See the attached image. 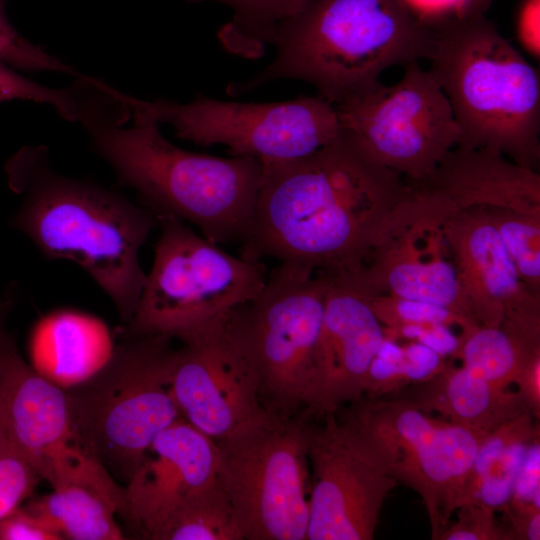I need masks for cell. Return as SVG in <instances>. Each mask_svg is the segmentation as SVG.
<instances>
[{
  "mask_svg": "<svg viewBox=\"0 0 540 540\" xmlns=\"http://www.w3.org/2000/svg\"><path fill=\"white\" fill-rule=\"evenodd\" d=\"M262 181L242 258L342 274L364 262L388 234L410 184L343 129L318 150L262 163Z\"/></svg>",
  "mask_w": 540,
  "mask_h": 540,
  "instance_id": "cell-1",
  "label": "cell"
},
{
  "mask_svg": "<svg viewBox=\"0 0 540 540\" xmlns=\"http://www.w3.org/2000/svg\"><path fill=\"white\" fill-rule=\"evenodd\" d=\"M71 90L75 121L87 131L93 151L158 221L191 223L218 245L246 239L262 181L259 160L176 146L163 136L160 123L97 78L79 76Z\"/></svg>",
  "mask_w": 540,
  "mask_h": 540,
  "instance_id": "cell-2",
  "label": "cell"
},
{
  "mask_svg": "<svg viewBox=\"0 0 540 540\" xmlns=\"http://www.w3.org/2000/svg\"><path fill=\"white\" fill-rule=\"evenodd\" d=\"M4 169L21 198L12 225L45 257L81 267L128 323L146 281L139 253L155 215L114 190L57 173L45 146L22 147Z\"/></svg>",
  "mask_w": 540,
  "mask_h": 540,
  "instance_id": "cell-3",
  "label": "cell"
},
{
  "mask_svg": "<svg viewBox=\"0 0 540 540\" xmlns=\"http://www.w3.org/2000/svg\"><path fill=\"white\" fill-rule=\"evenodd\" d=\"M434 41L400 0H308L277 26L273 61L226 92L236 97L296 79L338 105L377 85L387 69L428 60Z\"/></svg>",
  "mask_w": 540,
  "mask_h": 540,
  "instance_id": "cell-4",
  "label": "cell"
},
{
  "mask_svg": "<svg viewBox=\"0 0 540 540\" xmlns=\"http://www.w3.org/2000/svg\"><path fill=\"white\" fill-rule=\"evenodd\" d=\"M429 71L446 95L456 147L489 149L536 171L540 75L485 15L435 32Z\"/></svg>",
  "mask_w": 540,
  "mask_h": 540,
  "instance_id": "cell-5",
  "label": "cell"
},
{
  "mask_svg": "<svg viewBox=\"0 0 540 540\" xmlns=\"http://www.w3.org/2000/svg\"><path fill=\"white\" fill-rule=\"evenodd\" d=\"M174 338L124 337L92 378L66 390L81 447L124 485L154 438L181 419L172 391Z\"/></svg>",
  "mask_w": 540,
  "mask_h": 540,
  "instance_id": "cell-6",
  "label": "cell"
},
{
  "mask_svg": "<svg viewBox=\"0 0 540 540\" xmlns=\"http://www.w3.org/2000/svg\"><path fill=\"white\" fill-rule=\"evenodd\" d=\"M327 286L324 273L280 263L257 297L226 315L264 407L279 417L294 418L308 406Z\"/></svg>",
  "mask_w": 540,
  "mask_h": 540,
  "instance_id": "cell-7",
  "label": "cell"
},
{
  "mask_svg": "<svg viewBox=\"0 0 540 540\" xmlns=\"http://www.w3.org/2000/svg\"><path fill=\"white\" fill-rule=\"evenodd\" d=\"M154 260L123 337L181 333L223 317L255 297L267 279L262 261L235 257L186 223L160 219Z\"/></svg>",
  "mask_w": 540,
  "mask_h": 540,
  "instance_id": "cell-8",
  "label": "cell"
},
{
  "mask_svg": "<svg viewBox=\"0 0 540 540\" xmlns=\"http://www.w3.org/2000/svg\"><path fill=\"white\" fill-rule=\"evenodd\" d=\"M373 445L390 474L421 498L438 540L462 505L483 435L398 396L363 397L335 412Z\"/></svg>",
  "mask_w": 540,
  "mask_h": 540,
  "instance_id": "cell-9",
  "label": "cell"
},
{
  "mask_svg": "<svg viewBox=\"0 0 540 540\" xmlns=\"http://www.w3.org/2000/svg\"><path fill=\"white\" fill-rule=\"evenodd\" d=\"M215 442L217 480L244 540H306L311 483L305 424L269 413Z\"/></svg>",
  "mask_w": 540,
  "mask_h": 540,
  "instance_id": "cell-10",
  "label": "cell"
},
{
  "mask_svg": "<svg viewBox=\"0 0 540 540\" xmlns=\"http://www.w3.org/2000/svg\"><path fill=\"white\" fill-rule=\"evenodd\" d=\"M124 98L130 107L170 125L183 140L204 147L222 144L233 157L261 163L306 156L342 130L335 105L318 94L265 103L223 101L203 94L188 103L127 94Z\"/></svg>",
  "mask_w": 540,
  "mask_h": 540,
  "instance_id": "cell-11",
  "label": "cell"
},
{
  "mask_svg": "<svg viewBox=\"0 0 540 540\" xmlns=\"http://www.w3.org/2000/svg\"><path fill=\"white\" fill-rule=\"evenodd\" d=\"M340 125L387 168L410 181L430 177L457 146L460 131L438 82L419 62L404 66L393 84L335 105Z\"/></svg>",
  "mask_w": 540,
  "mask_h": 540,
  "instance_id": "cell-12",
  "label": "cell"
},
{
  "mask_svg": "<svg viewBox=\"0 0 540 540\" xmlns=\"http://www.w3.org/2000/svg\"><path fill=\"white\" fill-rule=\"evenodd\" d=\"M305 425L312 480L306 540H371L398 481L370 441L329 413Z\"/></svg>",
  "mask_w": 540,
  "mask_h": 540,
  "instance_id": "cell-13",
  "label": "cell"
},
{
  "mask_svg": "<svg viewBox=\"0 0 540 540\" xmlns=\"http://www.w3.org/2000/svg\"><path fill=\"white\" fill-rule=\"evenodd\" d=\"M226 315L175 338L182 344L175 350L172 371L175 401L182 418L214 441L271 413L262 403L252 366L228 330Z\"/></svg>",
  "mask_w": 540,
  "mask_h": 540,
  "instance_id": "cell-14",
  "label": "cell"
},
{
  "mask_svg": "<svg viewBox=\"0 0 540 540\" xmlns=\"http://www.w3.org/2000/svg\"><path fill=\"white\" fill-rule=\"evenodd\" d=\"M328 286L315 375L304 414L321 418L364 397L370 366L385 333L363 270L325 274Z\"/></svg>",
  "mask_w": 540,
  "mask_h": 540,
  "instance_id": "cell-15",
  "label": "cell"
},
{
  "mask_svg": "<svg viewBox=\"0 0 540 540\" xmlns=\"http://www.w3.org/2000/svg\"><path fill=\"white\" fill-rule=\"evenodd\" d=\"M443 234L472 317L484 326L540 332L539 296L521 281L485 207L452 210Z\"/></svg>",
  "mask_w": 540,
  "mask_h": 540,
  "instance_id": "cell-16",
  "label": "cell"
},
{
  "mask_svg": "<svg viewBox=\"0 0 540 540\" xmlns=\"http://www.w3.org/2000/svg\"><path fill=\"white\" fill-rule=\"evenodd\" d=\"M216 442L183 418L151 442L123 486L121 517L137 538L155 540L168 519L217 480Z\"/></svg>",
  "mask_w": 540,
  "mask_h": 540,
  "instance_id": "cell-17",
  "label": "cell"
},
{
  "mask_svg": "<svg viewBox=\"0 0 540 540\" xmlns=\"http://www.w3.org/2000/svg\"><path fill=\"white\" fill-rule=\"evenodd\" d=\"M0 432L51 486L82 455L66 390L38 374L15 345L0 371Z\"/></svg>",
  "mask_w": 540,
  "mask_h": 540,
  "instance_id": "cell-18",
  "label": "cell"
},
{
  "mask_svg": "<svg viewBox=\"0 0 540 540\" xmlns=\"http://www.w3.org/2000/svg\"><path fill=\"white\" fill-rule=\"evenodd\" d=\"M403 225L407 231L399 220L394 224L372 252L375 258L370 268H364L374 292L442 306L475 320L461 294L454 264L441 254V239L424 254L419 244V223H407L411 231Z\"/></svg>",
  "mask_w": 540,
  "mask_h": 540,
  "instance_id": "cell-19",
  "label": "cell"
},
{
  "mask_svg": "<svg viewBox=\"0 0 540 540\" xmlns=\"http://www.w3.org/2000/svg\"><path fill=\"white\" fill-rule=\"evenodd\" d=\"M393 395L483 435L532 413L518 391L494 385L464 366L445 363L430 376Z\"/></svg>",
  "mask_w": 540,
  "mask_h": 540,
  "instance_id": "cell-20",
  "label": "cell"
},
{
  "mask_svg": "<svg viewBox=\"0 0 540 540\" xmlns=\"http://www.w3.org/2000/svg\"><path fill=\"white\" fill-rule=\"evenodd\" d=\"M115 346L100 319L61 310L36 324L30 339L31 367L52 384L69 390L96 375L111 359Z\"/></svg>",
  "mask_w": 540,
  "mask_h": 540,
  "instance_id": "cell-21",
  "label": "cell"
},
{
  "mask_svg": "<svg viewBox=\"0 0 540 540\" xmlns=\"http://www.w3.org/2000/svg\"><path fill=\"white\" fill-rule=\"evenodd\" d=\"M26 507L62 539L125 538L116 521L123 512V486L108 472L64 482Z\"/></svg>",
  "mask_w": 540,
  "mask_h": 540,
  "instance_id": "cell-22",
  "label": "cell"
},
{
  "mask_svg": "<svg viewBox=\"0 0 540 540\" xmlns=\"http://www.w3.org/2000/svg\"><path fill=\"white\" fill-rule=\"evenodd\" d=\"M524 414L493 431L474 462L463 504L480 503L500 510L511 498L530 446L539 440V425Z\"/></svg>",
  "mask_w": 540,
  "mask_h": 540,
  "instance_id": "cell-23",
  "label": "cell"
},
{
  "mask_svg": "<svg viewBox=\"0 0 540 540\" xmlns=\"http://www.w3.org/2000/svg\"><path fill=\"white\" fill-rule=\"evenodd\" d=\"M453 354L462 366L500 387H509L525 364L540 352L533 340L503 326L477 325L461 333Z\"/></svg>",
  "mask_w": 540,
  "mask_h": 540,
  "instance_id": "cell-24",
  "label": "cell"
},
{
  "mask_svg": "<svg viewBox=\"0 0 540 540\" xmlns=\"http://www.w3.org/2000/svg\"><path fill=\"white\" fill-rule=\"evenodd\" d=\"M215 2L229 7L231 19L220 27L217 38L229 53L256 59L272 45L277 26L296 14L308 0H186Z\"/></svg>",
  "mask_w": 540,
  "mask_h": 540,
  "instance_id": "cell-25",
  "label": "cell"
},
{
  "mask_svg": "<svg viewBox=\"0 0 540 540\" xmlns=\"http://www.w3.org/2000/svg\"><path fill=\"white\" fill-rule=\"evenodd\" d=\"M155 540H244L234 510L218 480L190 497Z\"/></svg>",
  "mask_w": 540,
  "mask_h": 540,
  "instance_id": "cell-26",
  "label": "cell"
},
{
  "mask_svg": "<svg viewBox=\"0 0 540 540\" xmlns=\"http://www.w3.org/2000/svg\"><path fill=\"white\" fill-rule=\"evenodd\" d=\"M442 356L413 342L398 346L385 336L368 373L364 397L390 396L438 370Z\"/></svg>",
  "mask_w": 540,
  "mask_h": 540,
  "instance_id": "cell-27",
  "label": "cell"
},
{
  "mask_svg": "<svg viewBox=\"0 0 540 540\" xmlns=\"http://www.w3.org/2000/svg\"><path fill=\"white\" fill-rule=\"evenodd\" d=\"M521 281L536 295L540 288V212L484 206Z\"/></svg>",
  "mask_w": 540,
  "mask_h": 540,
  "instance_id": "cell-28",
  "label": "cell"
},
{
  "mask_svg": "<svg viewBox=\"0 0 540 540\" xmlns=\"http://www.w3.org/2000/svg\"><path fill=\"white\" fill-rule=\"evenodd\" d=\"M372 307L385 327L404 325L458 326L461 333L480 325L475 320L448 308L433 304L401 299L392 295L374 293Z\"/></svg>",
  "mask_w": 540,
  "mask_h": 540,
  "instance_id": "cell-29",
  "label": "cell"
},
{
  "mask_svg": "<svg viewBox=\"0 0 540 540\" xmlns=\"http://www.w3.org/2000/svg\"><path fill=\"white\" fill-rule=\"evenodd\" d=\"M39 480L28 460L0 432V521L32 495Z\"/></svg>",
  "mask_w": 540,
  "mask_h": 540,
  "instance_id": "cell-30",
  "label": "cell"
},
{
  "mask_svg": "<svg viewBox=\"0 0 540 540\" xmlns=\"http://www.w3.org/2000/svg\"><path fill=\"white\" fill-rule=\"evenodd\" d=\"M6 5L7 0H0V62L15 69L75 74L72 67L22 36L11 24Z\"/></svg>",
  "mask_w": 540,
  "mask_h": 540,
  "instance_id": "cell-31",
  "label": "cell"
},
{
  "mask_svg": "<svg viewBox=\"0 0 540 540\" xmlns=\"http://www.w3.org/2000/svg\"><path fill=\"white\" fill-rule=\"evenodd\" d=\"M12 100L47 104L61 117L75 121V102L70 88L54 89L43 86L0 62V103Z\"/></svg>",
  "mask_w": 540,
  "mask_h": 540,
  "instance_id": "cell-32",
  "label": "cell"
},
{
  "mask_svg": "<svg viewBox=\"0 0 540 540\" xmlns=\"http://www.w3.org/2000/svg\"><path fill=\"white\" fill-rule=\"evenodd\" d=\"M495 509L480 503H465L454 514L438 540H512L506 527L497 521Z\"/></svg>",
  "mask_w": 540,
  "mask_h": 540,
  "instance_id": "cell-33",
  "label": "cell"
},
{
  "mask_svg": "<svg viewBox=\"0 0 540 540\" xmlns=\"http://www.w3.org/2000/svg\"><path fill=\"white\" fill-rule=\"evenodd\" d=\"M406 9L433 32L485 15L494 0H400Z\"/></svg>",
  "mask_w": 540,
  "mask_h": 540,
  "instance_id": "cell-34",
  "label": "cell"
},
{
  "mask_svg": "<svg viewBox=\"0 0 540 540\" xmlns=\"http://www.w3.org/2000/svg\"><path fill=\"white\" fill-rule=\"evenodd\" d=\"M386 337L406 338L420 343L440 356L454 354L459 346V336H455L450 327L444 325H404L384 327Z\"/></svg>",
  "mask_w": 540,
  "mask_h": 540,
  "instance_id": "cell-35",
  "label": "cell"
},
{
  "mask_svg": "<svg viewBox=\"0 0 540 540\" xmlns=\"http://www.w3.org/2000/svg\"><path fill=\"white\" fill-rule=\"evenodd\" d=\"M62 537L26 506L0 521V540H61Z\"/></svg>",
  "mask_w": 540,
  "mask_h": 540,
  "instance_id": "cell-36",
  "label": "cell"
},
{
  "mask_svg": "<svg viewBox=\"0 0 540 540\" xmlns=\"http://www.w3.org/2000/svg\"><path fill=\"white\" fill-rule=\"evenodd\" d=\"M514 33L522 50L540 59V0H520L514 14Z\"/></svg>",
  "mask_w": 540,
  "mask_h": 540,
  "instance_id": "cell-37",
  "label": "cell"
},
{
  "mask_svg": "<svg viewBox=\"0 0 540 540\" xmlns=\"http://www.w3.org/2000/svg\"><path fill=\"white\" fill-rule=\"evenodd\" d=\"M507 517L505 526L512 540L540 539V505L508 501L501 509Z\"/></svg>",
  "mask_w": 540,
  "mask_h": 540,
  "instance_id": "cell-38",
  "label": "cell"
},
{
  "mask_svg": "<svg viewBox=\"0 0 540 540\" xmlns=\"http://www.w3.org/2000/svg\"><path fill=\"white\" fill-rule=\"evenodd\" d=\"M540 446L534 442L524 459L509 501L539 505L540 492Z\"/></svg>",
  "mask_w": 540,
  "mask_h": 540,
  "instance_id": "cell-39",
  "label": "cell"
},
{
  "mask_svg": "<svg viewBox=\"0 0 540 540\" xmlns=\"http://www.w3.org/2000/svg\"><path fill=\"white\" fill-rule=\"evenodd\" d=\"M533 415L540 416V352L525 364L514 383Z\"/></svg>",
  "mask_w": 540,
  "mask_h": 540,
  "instance_id": "cell-40",
  "label": "cell"
},
{
  "mask_svg": "<svg viewBox=\"0 0 540 540\" xmlns=\"http://www.w3.org/2000/svg\"><path fill=\"white\" fill-rule=\"evenodd\" d=\"M8 311H0V371L9 350L15 345L10 335L5 331L4 320Z\"/></svg>",
  "mask_w": 540,
  "mask_h": 540,
  "instance_id": "cell-41",
  "label": "cell"
},
{
  "mask_svg": "<svg viewBox=\"0 0 540 540\" xmlns=\"http://www.w3.org/2000/svg\"><path fill=\"white\" fill-rule=\"evenodd\" d=\"M9 299L0 300V310L8 303Z\"/></svg>",
  "mask_w": 540,
  "mask_h": 540,
  "instance_id": "cell-42",
  "label": "cell"
}]
</instances>
